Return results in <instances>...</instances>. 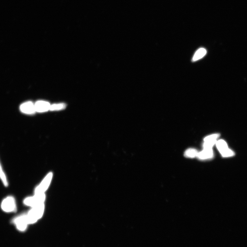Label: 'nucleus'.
<instances>
[{
  "label": "nucleus",
  "instance_id": "f257e3e1",
  "mask_svg": "<svg viewBox=\"0 0 247 247\" xmlns=\"http://www.w3.org/2000/svg\"><path fill=\"white\" fill-rule=\"evenodd\" d=\"M44 203L32 207L31 209L26 214L28 224L35 223L41 218L44 214Z\"/></svg>",
  "mask_w": 247,
  "mask_h": 247
},
{
  "label": "nucleus",
  "instance_id": "f03ea898",
  "mask_svg": "<svg viewBox=\"0 0 247 247\" xmlns=\"http://www.w3.org/2000/svg\"><path fill=\"white\" fill-rule=\"evenodd\" d=\"M1 208L3 211L7 213L15 212L17 210L16 202L14 197L10 196L2 201Z\"/></svg>",
  "mask_w": 247,
  "mask_h": 247
},
{
  "label": "nucleus",
  "instance_id": "7ed1b4c3",
  "mask_svg": "<svg viewBox=\"0 0 247 247\" xmlns=\"http://www.w3.org/2000/svg\"><path fill=\"white\" fill-rule=\"evenodd\" d=\"M45 199L44 193L35 194L33 196L28 197L24 201V203L26 206L32 207L44 203Z\"/></svg>",
  "mask_w": 247,
  "mask_h": 247
},
{
  "label": "nucleus",
  "instance_id": "20e7f679",
  "mask_svg": "<svg viewBox=\"0 0 247 247\" xmlns=\"http://www.w3.org/2000/svg\"><path fill=\"white\" fill-rule=\"evenodd\" d=\"M216 145L218 149L223 157H229L234 156V152L228 148V145L225 140H219L217 141Z\"/></svg>",
  "mask_w": 247,
  "mask_h": 247
},
{
  "label": "nucleus",
  "instance_id": "39448f33",
  "mask_svg": "<svg viewBox=\"0 0 247 247\" xmlns=\"http://www.w3.org/2000/svg\"><path fill=\"white\" fill-rule=\"evenodd\" d=\"M53 177V173L50 172L45 177L44 179L38 186L35 188V194L44 193L51 182Z\"/></svg>",
  "mask_w": 247,
  "mask_h": 247
},
{
  "label": "nucleus",
  "instance_id": "423d86ee",
  "mask_svg": "<svg viewBox=\"0 0 247 247\" xmlns=\"http://www.w3.org/2000/svg\"><path fill=\"white\" fill-rule=\"evenodd\" d=\"M13 223L19 230L22 232L25 230L28 225L26 215L22 214L16 217L13 220Z\"/></svg>",
  "mask_w": 247,
  "mask_h": 247
},
{
  "label": "nucleus",
  "instance_id": "0eeeda50",
  "mask_svg": "<svg viewBox=\"0 0 247 247\" xmlns=\"http://www.w3.org/2000/svg\"><path fill=\"white\" fill-rule=\"evenodd\" d=\"M20 110L22 113L27 114H32L36 112L35 105L30 101L22 103L20 106Z\"/></svg>",
  "mask_w": 247,
  "mask_h": 247
},
{
  "label": "nucleus",
  "instance_id": "6e6552de",
  "mask_svg": "<svg viewBox=\"0 0 247 247\" xmlns=\"http://www.w3.org/2000/svg\"><path fill=\"white\" fill-rule=\"evenodd\" d=\"M36 112H44L49 110L51 105L48 102L44 101H38L35 104Z\"/></svg>",
  "mask_w": 247,
  "mask_h": 247
},
{
  "label": "nucleus",
  "instance_id": "1a4fd4ad",
  "mask_svg": "<svg viewBox=\"0 0 247 247\" xmlns=\"http://www.w3.org/2000/svg\"><path fill=\"white\" fill-rule=\"evenodd\" d=\"M213 156L212 149H203L202 151L198 152L197 157L199 159L203 160L211 159Z\"/></svg>",
  "mask_w": 247,
  "mask_h": 247
},
{
  "label": "nucleus",
  "instance_id": "9d476101",
  "mask_svg": "<svg viewBox=\"0 0 247 247\" xmlns=\"http://www.w3.org/2000/svg\"><path fill=\"white\" fill-rule=\"evenodd\" d=\"M207 53L206 49L203 48L199 49L195 53L192 58V61H196L201 59Z\"/></svg>",
  "mask_w": 247,
  "mask_h": 247
},
{
  "label": "nucleus",
  "instance_id": "9b49d317",
  "mask_svg": "<svg viewBox=\"0 0 247 247\" xmlns=\"http://www.w3.org/2000/svg\"><path fill=\"white\" fill-rule=\"evenodd\" d=\"M198 152L196 149L193 148L188 149L185 151L184 156L185 157L190 158H193L197 157Z\"/></svg>",
  "mask_w": 247,
  "mask_h": 247
},
{
  "label": "nucleus",
  "instance_id": "f8f14e48",
  "mask_svg": "<svg viewBox=\"0 0 247 247\" xmlns=\"http://www.w3.org/2000/svg\"><path fill=\"white\" fill-rule=\"evenodd\" d=\"M0 179H1L4 186H8V184L7 179L3 168H2L1 163H0Z\"/></svg>",
  "mask_w": 247,
  "mask_h": 247
},
{
  "label": "nucleus",
  "instance_id": "ddd939ff",
  "mask_svg": "<svg viewBox=\"0 0 247 247\" xmlns=\"http://www.w3.org/2000/svg\"><path fill=\"white\" fill-rule=\"evenodd\" d=\"M66 107V105L64 103L53 104L51 105L50 110L58 111L64 109Z\"/></svg>",
  "mask_w": 247,
  "mask_h": 247
},
{
  "label": "nucleus",
  "instance_id": "4468645a",
  "mask_svg": "<svg viewBox=\"0 0 247 247\" xmlns=\"http://www.w3.org/2000/svg\"><path fill=\"white\" fill-rule=\"evenodd\" d=\"M219 136L220 134L219 133H215V134L208 136L205 138L204 141V142L217 141V139H218Z\"/></svg>",
  "mask_w": 247,
  "mask_h": 247
},
{
  "label": "nucleus",
  "instance_id": "2eb2a0df",
  "mask_svg": "<svg viewBox=\"0 0 247 247\" xmlns=\"http://www.w3.org/2000/svg\"><path fill=\"white\" fill-rule=\"evenodd\" d=\"M216 142L217 141L204 142L203 145V149H212Z\"/></svg>",
  "mask_w": 247,
  "mask_h": 247
}]
</instances>
